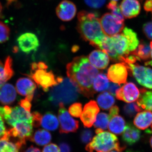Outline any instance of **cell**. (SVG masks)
<instances>
[{"label": "cell", "mask_w": 152, "mask_h": 152, "mask_svg": "<svg viewBox=\"0 0 152 152\" xmlns=\"http://www.w3.org/2000/svg\"><path fill=\"white\" fill-rule=\"evenodd\" d=\"M82 104L80 103H75L70 106L69 112L72 116L75 118L80 117L82 113Z\"/></svg>", "instance_id": "d590c367"}, {"label": "cell", "mask_w": 152, "mask_h": 152, "mask_svg": "<svg viewBox=\"0 0 152 152\" xmlns=\"http://www.w3.org/2000/svg\"><path fill=\"white\" fill-rule=\"evenodd\" d=\"M125 149V146L120 145L116 136L105 131L97 134L86 147L88 152H110L113 150L123 152Z\"/></svg>", "instance_id": "8992f818"}, {"label": "cell", "mask_w": 152, "mask_h": 152, "mask_svg": "<svg viewBox=\"0 0 152 152\" xmlns=\"http://www.w3.org/2000/svg\"><path fill=\"white\" fill-rule=\"evenodd\" d=\"M34 126L36 127L41 126L46 130H56L59 126V121L56 116L51 113H47L41 115L38 112L32 113Z\"/></svg>", "instance_id": "8fae6325"}, {"label": "cell", "mask_w": 152, "mask_h": 152, "mask_svg": "<svg viewBox=\"0 0 152 152\" xmlns=\"http://www.w3.org/2000/svg\"><path fill=\"white\" fill-rule=\"evenodd\" d=\"M0 112L11 128L8 131L14 135L26 140L32 136L33 118L31 112L21 106L0 107Z\"/></svg>", "instance_id": "7a4b0ae2"}, {"label": "cell", "mask_w": 152, "mask_h": 152, "mask_svg": "<svg viewBox=\"0 0 152 152\" xmlns=\"http://www.w3.org/2000/svg\"><path fill=\"white\" fill-rule=\"evenodd\" d=\"M126 152H134V151H127Z\"/></svg>", "instance_id": "f5cc1de1"}, {"label": "cell", "mask_w": 152, "mask_h": 152, "mask_svg": "<svg viewBox=\"0 0 152 152\" xmlns=\"http://www.w3.org/2000/svg\"><path fill=\"white\" fill-rule=\"evenodd\" d=\"M66 73L79 92L87 98L95 94L93 89L94 80L99 71L90 63L88 58L80 56L74 58L66 66Z\"/></svg>", "instance_id": "6da1fadb"}, {"label": "cell", "mask_w": 152, "mask_h": 152, "mask_svg": "<svg viewBox=\"0 0 152 152\" xmlns=\"http://www.w3.org/2000/svg\"><path fill=\"white\" fill-rule=\"evenodd\" d=\"M119 113V108L118 106H115L112 107L110 110V112H109V115L110 119L114 116L118 115Z\"/></svg>", "instance_id": "ee69618b"}, {"label": "cell", "mask_w": 152, "mask_h": 152, "mask_svg": "<svg viewBox=\"0 0 152 152\" xmlns=\"http://www.w3.org/2000/svg\"><path fill=\"white\" fill-rule=\"evenodd\" d=\"M142 110L137 103L135 102L126 104L123 108V110L125 115L130 118L134 116L137 113L142 111Z\"/></svg>", "instance_id": "836d02e7"}, {"label": "cell", "mask_w": 152, "mask_h": 152, "mask_svg": "<svg viewBox=\"0 0 152 152\" xmlns=\"http://www.w3.org/2000/svg\"><path fill=\"white\" fill-rule=\"evenodd\" d=\"M51 140L52 136L50 133L45 129L38 130L30 138L31 141L40 146L48 145Z\"/></svg>", "instance_id": "484cf974"}, {"label": "cell", "mask_w": 152, "mask_h": 152, "mask_svg": "<svg viewBox=\"0 0 152 152\" xmlns=\"http://www.w3.org/2000/svg\"><path fill=\"white\" fill-rule=\"evenodd\" d=\"M4 119L2 115L0 112V138L5 134L7 132Z\"/></svg>", "instance_id": "b9f144b4"}, {"label": "cell", "mask_w": 152, "mask_h": 152, "mask_svg": "<svg viewBox=\"0 0 152 152\" xmlns=\"http://www.w3.org/2000/svg\"><path fill=\"white\" fill-rule=\"evenodd\" d=\"M123 16L126 19L137 16L141 11V5L138 0H123L120 6Z\"/></svg>", "instance_id": "d6986e66"}, {"label": "cell", "mask_w": 152, "mask_h": 152, "mask_svg": "<svg viewBox=\"0 0 152 152\" xmlns=\"http://www.w3.org/2000/svg\"><path fill=\"white\" fill-rule=\"evenodd\" d=\"M97 101L100 107L103 110H109L115 102L114 97L107 92L100 94L97 98Z\"/></svg>", "instance_id": "f546056e"}, {"label": "cell", "mask_w": 152, "mask_h": 152, "mask_svg": "<svg viewBox=\"0 0 152 152\" xmlns=\"http://www.w3.org/2000/svg\"><path fill=\"white\" fill-rule=\"evenodd\" d=\"M141 95L137 103L142 110L152 111V91H146L145 89L140 90Z\"/></svg>", "instance_id": "4316f807"}, {"label": "cell", "mask_w": 152, "mask_h": 152, "mask_svg": "<svg viewBox=\"0 0 152 152\" xmlns=\"http://www.w3.org/2000/svg\"><path fill=\"white\" fill-rule=\"evenodd\" d=\"M130 54L134 55L139 58L140 60L148 61L151 58V48L148 44L141 41L139 44L137 49L132 52Z\"/></svg>", "instance_id": "83f0119b"}, {"label": "cell", "mask_w": 152, "mask_h": 152, "mask_svg": "<svg viewBox=\"0 0 152 152\" xmlns=\"http://www.w3.org/2000/svg\"><path fill=\"white\" fill-rule=\"evenodd\" d=\"M124 63L140 85L152 89V69L138 64Z\"/></svg>", "instance_id": "ba28073f"}, {"label": "cell", "mask_w": 152, "mask_h": 152, "mask_svg": "<svg viewBox=\"0 0 152 152\" xmlns=\"http://www.w3.org/2000/svg\"><path fill=\"white\" fill-rule=\"evenodd\" d=\"M48 69V66L43 62L33 63L30 75V77L45 91L58 84L63 79L61 77H56L52 71H47Z\"/></svg>", "instance_id": "52a82bcc"}, {"label": "cell", "mask_w": 152, "mask_h": 152, "mask_svg": "<svg viewBox=\"0 0 152 152\" xmlns=\"http://www.w3.org/2000/svg\"><path fill=\"white\" fill-rule=\"evenodd\" d=\"M79 91L69 78H63L58 84L53 87L49 95V100L55 105H66L77 100Z\"/></svg>", "instance_id": "5b68a950"}, {"label": "cell", "mask_w": 152, "mask_h": 152, "mask_svg": "<svg viewBox=\"0 0 152 152\" xmlns=\"http://www.w3.org/2000/svg\"><path fill=\"white\" fill-rule=\"evenodd\" d=\"M85 3L90 7L99 9L103 6L106 0H84Z\"/></svg>", "instance_id": "74e56055"}, {"label": "cell", "mask_w": 152, "mask_h": 152, "mask_svg": "<svg viewBox=\"0 0 152 152\" xmlns=\"http://www.w3.org/2000/svg\"><path fill=\"white\" fill-rule=\"evenodd\" d=\"M107 76L113 83L120 85L125 83L127 78V68L122 62L112 65L108 70Z\"/></svg>", "instance_id": "2e32d148"}, {"label": "cell", "mask_w": 152, "mask_h": 152, "mask_svg": "<svg viewBox=\"0 0 152 152\" xmlns=\"http://www.w3.org/2000/svg\"><path fill=\"white\" fill-rule=\"evenodd\" d=\"M42 152H61L59 148L56 144L51 143L44 147Z\"/></svg>", "instance_id": "ab89813d"}, {"label": "cell", "mask_w": 152, "mask_h": 152, "mask_svg": "<svg viewBox=\"0 0 152 152\" xmlns=\"http://www.w3.org/2000/svg\"><path fill=\"white\" fill-rule=\"evenodd\" d=\"M59 148L61 152H70L71 148L69 145L65 142H61L60 144Z\"/></svg>", "instance_id": "f6af8a7d"}, {"label": "cell", "mask_w": 152, "mask_h": 152, "mask_svg": "<svg viewBox=\"0 0 152 152\" xmlns=\"http://www.w3.org/2000/svg\"><path fill=\"white\" fill-rule=\"evenodd\" d=\"M110 152H122L120 151H117V150H113V151H111Z\"/></svg>", "instance_id": "816d5d0a"}, {"label": "cell", "mask_w": 152, "mask_h": 152, "mask_svg": "<svg viewBox=\"0 0 152 152\" xmlns=\"http://www.w3.org/2000/svg\"><path fill=\"white\" fill-rule=\"evenodd\" d=\"M110 119L107 114L104 113H101L97 115L94 126L96 134L107 129L110 122Z\"/></svg>", "instance_id": "4dcf8cb0"}, {"label": "cell", "mask_w": 152, "mask_h": 152, "mask_svg": "<svg viewBox=\"0 0 152 152\" xmlns=\"http://www.w3.org/2000/svg\"><path fill=\"white\" fill-rule=\"evenodd\" d=\"M12 66V60L10 56L7 57L4 64L0 61V88L13 75Z\"/></svg>", "instance_id": "7402d4cb"}, {"label": "cell", "mask_w": 152, "mask_h": 152, "mask_svg": "<svg viewBox=\"0 0 152 152\" xmlns=\"http://www.w3.org/2000/svg\"><path fill=\"white\" fill-rule=\"evenodd\" d=\"M112 1H118V0H112Z\"/></svg>", "instance_id": "11a10c76"}, {"label": "cell", "mask_w": 152, "mask_h": 152, "mask_svg": "<svg viewBox=\"0 0 152 152\" xmlns=\"http://www.w3.org/2000/svg\"><path fill=\"white\" fill-rule=\"evenodd\" d=\"M88 60L92 65L99 69H106L110 63L109 56L105 52L101 50H95L92 52L89 55Z\"/></svg>", "instance_id": "ffe728a7"}, {"label": "cell", "mask_w": 152, "mask_h": 152, "mask_svg": "<svg viewBox=\"0 0 152 152\" xmlns=\"http://www.w3.org/2000/svg\"><path fill=\"white\" fill-rule=\"evenodd\" d=\"M77 7L74 3L69 0H64L58 5L56 13L63 21H69L75 16Z\"/></svg>", "instance_id": "e0dca14e"}, {"label": "cell", "mask_w": 152, "mask_h": 152, "mask_svg": "<svg viewBox=\"0 0 152 152\" xmlns=\"http://www.w3.org/2000/svg\"><path fill=\"white\" fill-rule=\"evenodd\" d=\"M17 42L21 51L26 54L37 51L39 46L37 37L31 32L22 34L18 38Z\"/></svg>", "instance_id": "5bb4252c"}, {"label": "cell", "mask_w": 152, "mask_h": 152, "mask_svg": "<svg viewBox=\"0 0 152 152\" xmlns=\"http://www.w3.org/2000/svg\"><path fill=\"white\" fill-rule=\"evenodd\" d=\"M26 142L7 130L5 134L0 138V152H19Z\"/></svg>", "instance_id": "7c38bea8"}, {"label": "cell", "mask_w": 152, "mask_h": 152, "mask_svg": "<svg viewBox=\"0 0 152 152\" xmlns=\"http://www.w3.org/2000/svg\"><path fill=\"white\" fill-rule=\"evenodd\" d=\"M143 32L148 39L152 40V22L146 23L143 26Z\"/></svg>", "instance_id": "f35d334b"}, {"label": "cell", "mask_w": 152, "mask_h": 152, "mask_svg": "<svg viewBox=\"0 0 152 152\" xmlns=\"http://www.w3.org/2000/svg\"><path fill=\"white\" fill-rule=\"evenodd\" d=\"M2 11V6L0 2V15Z\"/></svg>", "instance_id": "681fc988"}, {"label": "cell", "mask_w": 152, "mask_h": 152, "mask_svg": "<svg viewBox=\"0 0 152 152\" xmlns=\"http://www.w3.org/2000/svg\"><path fill=\"white\" fill-rule=\"evenodd\" d=\"M134 124L138 129L145 130L152 124V113L151 111H145L136 115Z\"/></svg>", "instance_id": "cb8c5ba5"}, {"label": "cell", "mask_w": 152, "mask_h": 152, "mask_svg": "<svg viewBox=\"0 0 152 152\" xmlns=\"http://www.w3.org/2000/svg\"><path fill=\"white\" fill-rule=\"evenodd\" d=\"M31 102L28 101L26 99H23L20 101L19 104L26 110L31 112Z\"/></svg>", "instance_id": "60d3db41"}, {"label": "cell", "mask_w": 152, "mask_h": 152, "mask_svg": "<svg viewBox=\"0 0 152 152\" xmlns=\"http://www.w3.org/2000/svg\"><path fill=\"white\" fill-rule=\"evenodd\" d=\"M151 129L152 130V124L151 125Z\"/></svg>", "instance_id": "db71d44e"}, {"label": "cell", "mask_w": 152, "mask_h": 152, "mask_svg": "<svg viewBox=\"0 0 152 152\" xmlns=\"http://www.w3.org/2000/svg\"><path fill=\"white\" fill-rule=\"evenodd\" d=\"M99 111L97 104L95 101H90L85 105L80 116V119L86 127H91Z\"/></svg>", "instance_id": "9a60e30c"}, {"label": "cell", "mask_w": 152, "mask_h": 152, "mask_svg": "<svg viewBox=\"0 0 152 152\" xmlns=\"http://www.w3.org/2000/svg\"><path fill=\"white\" fill-rule=\"evenodd\" d=\"M10 35V28L3 22L0 21V44L7 42Z\"/></svg>", "instance_id": "e575fe53"}, {"label": "cell", "mask_w": 152, "mask_h": 152, "mask_svg": "<svg viewBox=\"0 0 152 152\" xmlns=\"http://www.w3.org/2000/svg\"><path fill=\"white\" fill-rule=\"evenodd\" d=\"M24 152H41L40 150L38 148L31 146L28 148Z\"/></svg>", "instance_id": "7dc6e473"}, {"label": "cell", "mask_w": 152, "mask_h": 152, "mask_svg": "<svg viewBox=\"0 0 152 152\" xmlns=\"http://www.w3.org/2000/svg\"><path fill=\"white\" fill-rule=\"evenodd\" d=\"M99 49L105 52L115 62H121L132 52L129 42L122 33L112 37L106 36Z\"/></svg>", "instance_id": "277c9868"}, {"label": "cell", "mask_w": 152, "mask_h": 152, "mask_svg": "<svg viewBox=\"0 0 152 152\" xmlns=\"http://www.w3.org/2000/svg\"><path fill=\"white\" fill-rule=\"evenodd\" d=\"M140 91L134 83H128L117 90L116 97L119 100L130 103L138 99Z\"/></svg>", "instance_id": "4fadbf2b"}, {"label": "cell", "mask_w": 152, "mask_h": 152, "mask_svg": "<svg viewBox=\"0 0 152 152\" xmlns=\"http://www.w3.org/2000/svg\"><path fill=\"white\" fill-rule=\"evenodd\" d=\"M122 33L129 42L131 51H134L138 46L140 43L137 34L132 30L127 27L124 28Z\"/></svg>", "instance_id": "1f68e13d"}, {"label": "cell", "mask_w": 152, "mask_h": 152, "mask_svg": "<svg viewBox=\"0 0 152 152\" xmlns=\"http://www.w3.org/2000/svg\"><path fill=\"white\" fill-rule=\"evenodd\" d=\"M150 145H151V147L152 148V136L151 137V138H150Z\"/></svg>", "instance_id": "f907efd6"}, {"label": "cell", "mask_w": 152, "mask_h": 152, "mask_svg": "<svg viewBox=\"0 0 152 152\" xmlns=\"http://www.w3.org/2000/svg\"><path fill=\"white\" fill-rule=\"evenodd\" d=\"M150 47L151 48V58L152 60L146 62L145 63V65L146 66H152V41L151 42V44H150Z\"/></svg>", "instance_id": "c3c4849f"}, {"label": "cell", "mask_w": 152, "mask_h": 152, "mask_svg": "<svg viewBox=\"0 0 152 152\" xmlns=\"http://www.w3.org/2000/svg\"><path fill=\"white\" fill-rule=\"evenodd\" d=\"M144 8L147 12H152V1L146 0L144 4Z\"/></svg>", "instance_id": "bcb514c9"}, {"label": "cell", "mask_w": 152, "mask_h": 152, "mask_svg": "<svg viewBox=\"0 0 152 152\" xmlns=\"http://www.w3.org/2000/svg\"><path fill=\"white\" fill-rule=\"evenodd\" d=\"M120 88V85L115 83H112L109 85L108 92L111 94L115 96L117 90Z\"/></svg>", "instance_id": "7bdbcfd3"}, {"label": "cell", "mask_w": 152, "mask_h": 152, "mask_svg": "<svg viewBox=\"0 0 152 152\" xmlns=\"http://www.w3.org/2000/svg\"><path fill=\"white\" fill-rule=\"evenodd\" d=\"M93 135L92 131L88 129H86L82 131L81 134V140L83 143H87L91 140Z\"/></svg>", "instance_id": "8d00e7d4"}, {"label": "cell", "mask_w": 152, "mask_h": 152, "mask_svg": "<svg viewBox=\"0 0 152 152\" xmlns=\"http://www.w3.org/2000/svg\"><path fill=\"white\" fill-rule=\"evenodd\" d=\"M140 138V131L132 125L128 124L123 133V140L128 145H132L138 142Z\"/></svg>", "instance_id": "603a6c76"}, {"label": "cell", "mask_w": 152, "mask_h": 152, "mask_svg": "<svg viewBox=\"0 0 152 152\" xmlns=\"http://www.w3.org/2000/svg\"><path fill=\"white\" fill-rule=\"evenodd\" d=\"M77 19V28L81 37L93 46L99 48L106 35L102 30L98 14L82 11L78 14Z\"/></svg>", "instance_id": "3957f363"}, {"label": "cell", "mask_w": 152, "mask_h": 152, "mask_svg": "<svg viewBox=\"0 0 152 152\" xmlns=\"http://www.w3.org/2000/svg\"><path fill=\"white\" fill-rule=\"evenodd\" d=\"M64 106L62 104L59 105L58 116L60 123V132L61 134L75 132L79 127V121L71 116Z\"/></svg>", "instance_id": "30bf717a"}, {"label": "cell", "mask_w": 152, "mask_h": 152, "mask_svg": "<svg viewBox=\"0 0 152 152\" xmlns=\"http://www.w3.org/2000/svg\"><path fill=\"white\" fill-rule=\"evenodd\" d=\"M126 127V121L123 117L120 115L112 117L110 119L109 130L117 135H120L124 132Z\"/></svg>", "instance_id": "d4e9b609"}, {"label": "cell", "mask_w": 152, "mask_h": 152, "mask_svg": "<svg viewBox=\"0 0 152 152\" xmlns=\"http://www.w3.org/2000/svg\"><path fill=\"white\" fill-rule=\"evenodd\" d=\"M17 98V91L10 83H5L0 88V103L5 106L12 104Z\"/></svg>", "instance_id": "44dd1931"}, {"label": "cell", "mask_w": 152, "mask_h": 152, "mask_svg": "<svg viewBox=\"0 0 152 152\" xmlns=\"http://www.w3.org/2000/svg\"><path fill=\"white\" fill-rule=\"evenodd\" d=\"M110 82L105 74L101 73L96 76L93 82V89L95 93L104 91L108 88Z\"/></svg>", "instance_id": "f1b7e54d"}, {"label": "cell", "mask_w": 152, "mask_h": 152, "mask_svg": "<svg viewBox=\"0 0 152 152\" xmlns=\"http://www.w3.org/2000/svg\"><path fill=\"white\" fill-rule=\"evenodd\" d=\"M107 8L111 12V14L120 21L124 22V18L120 7L116 1H112L107 5Z\"/></svg>", "instance_id": "d6a6232c"}, {"label": "cell", "mask_w": 152, "mask_h": 152, "mask_svg": "<svg viewBox=\"0 0 152 152\" xmlns=\"http://www.w3.org/2000/svg\"><path fill=\"white\" fill-rule=\"evenodd\" d=\"M100 22L103 32L107 37L120 34L124 27V22L120 21L109 13L103 15L100 19Z\"/></svg>", "instance_id": "9c48e42d"}, {"label": "cell", "mask_w": 152, "mask_h": 152, "mask_svg": "<svg viewBox=\"0 0 152 152\" xmlns=\"http://www.w3.org/2000/svg\"><path fill=\"white\" fill-rule=\"evenodd\" d=\"M37 86L36 84L28 78H21L17 81L16 89L19 94L26 96L25 99L31 102Z\"/></svg>", "instance_id": "ac0fdd59"}]
</instances>
